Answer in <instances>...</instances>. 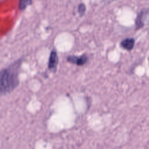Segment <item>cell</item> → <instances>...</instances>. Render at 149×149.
Instances as JSON below:
<instances>
[{
  "label": "cell",
  "mask_w": 149,
  "mask_h": 149,
  "mask_svg": "<svg viewBox=\"0 0 149 149\" xmlns=\"http://www.w3.org/2000/svg\"><path fill=\"white\" fill-rule=\"evenodd\" d=\"M20 65V63L17 62L0 72V95L10 93L18 86Z\"/></svg>",
  "instance_id": "obj_1"
},
{
  "label": "cell",
  "mask_w": 149,
  "mask_h": 149,
  "mask_svg": "<svg viewBox=\"0 0 149 149\" xmlns=\"http://www.w3.org/2000/svg\"><path fill=\"white\" fill-rule=\"evenodd\" d=\"M66 59L67 61L70 63L74 64L79 66H81L87 62L88 56L86 54H83L80 56L69 55Z\"/></svg>",
  "instance_id": "obj_2"
},
{
  "label": "cell",
  "mask_w": 149,
  "mask_h": 149,
  "mask_svg": "<svg viewBox=\"0 0 149 149\" xmlns=\"http://www.w3.org/2000/svg\"><path fill=\"white\" fill-rule=\"evenodd\" d=\"M58 64V56L57 52L55 48H54L50 52L48 67L49 70L55 72L56 71L57 66Z\"/></svg>",
  "instance_id": "obj_3"
},
{
  "label": "cell",
  "mask_w": 149,
  "mask_h": 149,
  "mask_svg": "<svg viewBox=\"0 0 149 149\" xmlns=\"http://www.w3.org/2000/svg\"><path fill=\"white\" fill-rule=\"evenodd\" d=\"M148 14V9H147V10L146 11V9L142 10L138 14L136 20H135V24H136V30L140 29L142 28L144 25V21L145 20V18L147 17Z\"/></svg>",
  "instance_id": "obj_4"
},
{
  "label": "cell",
  "mask_w": 149,
  "mask_h": 149,
  "mask_svg": "<svg viewBox=\"0 0 149 149\" xmlns=\"http://www.w3.org/2000/svg\"><path fill=\"white\" fill-rule=\"evenodd\" d=\"M135 40L133 38H126L120 42V47L127 51H131L134 47Z\"/></svg>",
  "instance_id": "obj_5"
},
{
  "label": "cell",
  "mask_w": 149,
  "mask_h": 149,
  "mask_svg": "<svg viewBox=\"0 0 149 149\" xmlns=\"http://www.w3.org/2000/svg\"><path fill=\"white\" fill-rule=\"evenodd\" d=\"M33 0H19V8L20 10H24L28 6L30 5Z\"/></svg>",
  "instance_id": "obj_6"
},
{
  "label": "cell",
  "mask_w": 149,
  "mask_h": 149,
  "mask_svg": "<svg viewBox=\"0 0 149 149\" xmlns=\"http://www.w3.org/2000/svg\"><path fill=\"white\" fill-rule=\"evenodd\" d=\"M86 10V5H84V3H81L78 5L77 11H78V13H79V15H80V16H82L85 13Z\"/></svg>",
  "instance_id": "obj_7"
}]
</instances>
